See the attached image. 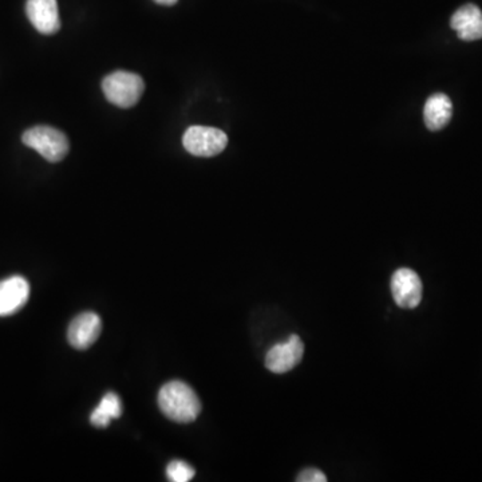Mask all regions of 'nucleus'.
I'll use <instances>...</instances> for the list:
<instances>
[{
    "instance_id": "obj_11",
    "label": "nucleus",
    "mask_w": 482,
    "mask_h": 482,
    "mask_svg": "<svg viewBox=\"0 0 482 482\" xmlns=\"http://www.w3.org/2000/svg\"><path fill=\"white\" fill-rule=\"evenodd\" d=\"M453 104L449 96L442 93L428 96L423 109V120L426 128L431 131H438L452 120Z\"/></svg>"
},
{
    "instance_id": "obj_9",
    "label": "nucleus",
    "mask_w": 482,
    "mask_h": 482,
    "mask_svg": "<svg viewBox=\"0 0 482 482\" xmlns=\"http://www.w3.org/2000/svg\"><path fill=\"white\" fill-rule=\"evenodd\" d=\"M29 297V284L21 276H11L0 281V316L18 312Z\"/></svg>"
},
{
    "instance_id": "obj_4",
    "label": "nucleus",
    "mask_w": 482,
    "mask_h": 482,
    "mask_svg": "<svg viewBox=\"0 0 482 482\" xmlns=\"http://www.w3.org/2000/svg\"><path fill=\"white\" fill-rule=\"evenodd\" d=\"M187 152L197 157H213L227 147L228 137L219 129L208 126H192L182 137Z\"/></svg>"
},
{
    "instance_id": "obj_12",
    "label": "nucleus",
    "mask_w": 482,
    "mask_h": 482,
    "mask_svg": "<svg viewBox=\"0 0 482 482\" xmlns=\"http://www.w3.org/2000/svg\"><path fill=\"white\" fill-rule=\"evenodd\" d=\"M122 414V403L120 396L114 393H107L99 402L90 415L91 425L96 428H107L112 420H117Z\"/></svg>"
},
{
    "instance_id": "obj_13",
    "label": "nucleus",
    "mask_w": 482,
    "mask_h": 482,
    "mask_svg": "<svg viewBox=\"0 0 482 482\" xmlns=\"http://www.w3.org/2000/svg\"><path fill=\"white\" fill-rule=\"evenodd\" d=\"M166 476L171 482H187L195 477V469L184 461H171L166 468Z\"/></svg>"
},
{
    "instance_id": "obj_6",
    "label": "nucleus",
    "mask_w": 482,
    "mask_h": 482,
    "mask_svg": "<svg viewBox=\"0 0 482 482\" xmlns=\"http://www.w3.org/2000/svg\"><path fill=\"white\" fill-rule=\"evenodd\" d=\"M422 281L410 268H401L391 278L394 302L402 308H415L422 300Z\"/></svg>"
},
{
    "instance_id": "obj_14",
    "label": "nucleus",
    "mask_w": 482,
    "mask_h": 482,
    "mask_svg": "<svg viewBox=\"0 0 482 482\" xmlns=\"http://www.w3.org/2000/svg\"><path fill=\"white\" fill-rule=\"evenodd\" d=\"M297 482H326L327 477L324 476L323 471L319 469L310 468L303 470L302 473L297 476Z\"/></svg>"
},
{
    "instance_id": "obj_7",
    "label": "nucleus",
    "mask_w": 482,
    "mask_h": 482,
    "mask_svg": "<svg viewBox=\"0 0 482 482\" xmlns=\"http://www.w3.org/2000/svg\"><path fill=\"white\" fill-rule=\"evenodd\" d=\"M101 329V318L96 313L83 312L72 319L67 331V339L77 350H86L96 342Z\"/></svg>"
},
{
    "instance_id": "obj_15",
    "label": "nucleus",
    "mask_w": 482,
    "mask_h": 482,
    "mask_svg": "<svg viewBox=\"0 0 482 482\" xmlns=\"http://www.w3.org/2000/svg\"><path fill=\"white\" fill-rule=\"evenodd\" d=\"M155 3H158V4L162 5H173L176 4L179 0H154Z\"/></svg>"
},
{
    "instance_id": "obj_10",
    "label": "nucleus",
    "mask_w": 482,
    "mask_h": 482,
    "mask_svg": "<svg viewBox=\"0 0 482 482\" xmlns=\"http://www.w3.org/2000/svg\"><path fill=\"white\" fill-rule=\"evenodd\" d=\"M450 26L465 42L482 39V11L473 3L462 5L453 13Z\"/></svg>"
},
{
    "instance_id": "obj_8",
    "label": "nucleus",
    "mask_w": 482,
    "mask_h": 482,
    "mask_svg": "<svg viewBox=\"0 0 482 482\" xmlns=\"http://www.w3.org/2000/svg\"><path fill=\"white\" fill-rule=\"evenodd\" d=\"M26 13L32 26L40 34L53 35L61 29L56 0H27Z\"/></svg>"
},
{
    "instance_id": "obj_1",
    "label": "nucleus",
    "mask_w": 482,
    "mask_h": 482,
    "mask_svg": "<svg viewBox=\"0 0 482 482\" xmlns=\"http://www.w3.org/2000/svg\"><path fill=\"white\" fill-rule=\"evenodd\" d=\"M158 406L169 420L179 423L193 422L201 412L197 394L181 380L162 386L158 393Z\"/></svg>"
},
{
    "instance_id": "obj_5",
    "label": "nucleus",
    "mask_w": 482,
    "mask_h": 482,
    "mask_svg": "<svg viewBox=\"0 0 482 482\" xmlns=\"http://www.w3.org/2000/svg\"><path fill=\"white\" fill-rule=\"evenodd\" d=\"M304 345L297 335L273 345L265 356V367L275 374H284L302 362Z\"/></svg>"
},
{
    "instance_id": "obj_3",
    "label": "nucleus",
    "mask_w": 482,
    "mask_h": 482,
    "mask_svg": "<svg viewBox=\"0 0 482 482\" xmlns=\"http://www.w3.org/2000/svg\"><path fill=\"white\" fill-rule=\"evenodd\" d=\"M23 144L37 150L43 158L50 162H59L69 153V139L58 129L51 126H35L24 131Z\"/></svg>"
},
{
    "instance_id": "obj_2",
    "label": "nucleus",
    "mask_w": 482,
    "mask_h": 482,
    "mask_svg": "<svg viewBox=\"0 0 482 482\" xmlns=\"http://www.w3.org/2000/svg\"><path fill=\"white\" fill-rule=\"evenodd\" d=\"M102 90L107 101L115 106L129 109L138 104L145 90V83L134 72L115 71L104 78Z\"/></svg>"
}]
</instances>
